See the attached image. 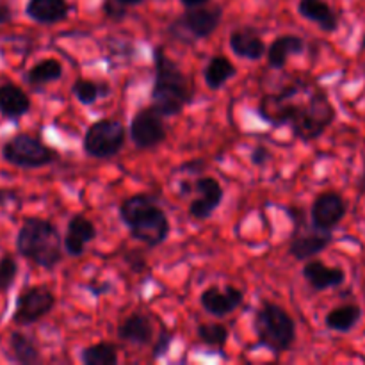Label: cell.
Returning <instances> with one entry per match:
<instances>
[{
	"mask_svg": "<svg viewBox=\"0 0 365 365\" xmlns=\"http://www.w3.org/2000/svg\"><path fill=\"white\" fill-rule=\"evenodd\" d=\"M153 63H155V81L152 88L153 107L163 116H177L191 102V84L184 71L164 53L160 46L153 53Z\"/></svg>",
	"mask_w": 365,
	"mask_h": 365,
	"instance_id": "1",
	"label": "cell"
},
{
	"mask_svg": "<svg viewBox=\"0 0 365 365\" xmlns=\"http://www.w3.org/2000/svg\"><path fill=\"white\" fill-rule=\"evenodd\" d=\"M59 230L41 217H27L16 235V252L43 269H53L63 259Z\"/></svg>",
	"mask_w": 365,
	"mask_h": 365,
	"instance_id": "2",
	"label": "cell"
},
{
	"mask_svg": "<svg viewBox=\"0 0 365 365\" xmlns=\"http://www.w3.org/2000/svg\"><path fill=\"white\" fill-rule=\"evenodd\" d=\"M259 346L269 349L274 356L287 351L296 339V324L287 310L273 302H264L253 319Z\"/></svg>",
	"mask_w": 365,
	"mask_h": 365,
	"instance_id": "3",
	"label": "cell"
},
{
	"mask_svg": "<svg viewBox=\"0 0 365 365\" xmlns=\"http://www.w3.org/2000/svg\"><path fill=\"white\" fill-rule=\"evenodd\" d=\"M334 118L335 109L327 93L316 91L309 96L305 103L299 106L298 113L289 125L296 138L303 141H312L330 127Z\"/></svg>",
	"mask_w": 365,
	"mask_h": 365,
	"instance_id": "4",
	"label": "cell"
},
{
	"mask_svg": "<svg viewBox=\"0 0 365 365\" xmlns=\"http://www.w3.org/2000/svg\"><path fill=\"white\" fill-rule=\"evenodd\" d=\"M2 157L6 163L24 170H38L57 159V152L46 146L41 139L31 134H16L4 143Z\"/></svg>",
	"mask_w": 365,
	"mask_h": 365,
	"instance_id": "5",
	"label": "cell"
},
{
	"mask_svg": "<svg viewBox=\"0 0 365 365\" xmlns=\"http://www.w3.org/2000/svg\"><path fill=\"white\" fill-rule=\"evenodd\" d=\"M125 139H127V130L118 120L110 118H102L89 125L84 135V152L95 159H107L113 157L123 148Z\"/></svg>",
	"mask_w": 365,
	"mask_h": 365,
	"instance_id": "6",
	"label": "cell"
},
{
	"mask_svg": "<svg viewBox=\"0 0 365 365\" xmlns=\"http://www.w3.org/2000/svg\"><path fill=\"white\" fill-rule=\"evenodd\" d=\"M56 305V296L43 285L27 287L20 292L16 299V309L13 314V323L18 327H29L52 312Z\"/></svg>",
	"mask_w": 365,
	"mask_h": 365,
	"instance_id": "7",
	"label": "cell"
},
{
	"mask_svg": "<svg viewBox=\"0 0 365 365\" xmlns=\"http://www.w3.org/2000/svg\"><path fill=\"white\" fill-rule=\"evenodd\" d=\"M130 139L139 150H150L160 145L166 139L163 114L153 106L138 110L130 121Z\"/></svg>",
	"mask_w": 365,
	"mask_h": 365,
	"instance_id": "8",
	"label": "cell"
},
{
	"mask_svg": "<svg viewBox=\"0 0 365 365\" xmlns=\"http://www.w3.org/2000/svg\"><path fill=\"white\" fill-rule=\"evenodd\" d=\"M128 230H130L132 237L153 248L166 241L168 234H170V221H168L166 212L155 203L145 212L139 214L134 223L128 225Z\"/></svg>",
	"mask_w": 365,
	"mask_h": 365,
	"instance_id": "9",
	"label": "cell"
},
{
	"mask_svg": "<svg viewBox=\"0 0 365 365\" xmlns=\"http://www.w3.org/2000/svg\"><path fill=\"white\" fill-rule=\"evenodd\" d=\"M223 18V9L220 6L187 7L184 14L177 20L175 27L182 29V32L191 36L192 39H205L212 34Z\"/></svg>",
	"mask_w": 365,
	"mask_h": 365,
	"instance_id": "10",
	"label": "cell"
},
{
	"mask_svg": "<svg viewBox=\"0 0 365 365\" xmlns=\"http://www.w3.org/2000/svg\"><path fill=\"white\" fill-rule=\"evenodd\" d=\"M298 86H289L284 91L266 95L259 106V116L271 125H289L292 118L298 113L302 103L294 102V96L298 95Z\"/></svg>",
	"mask_w": 365,
	"mask_h": 365,
	"instance_id": "11",
	"label": "cell"
},
{
	"mask_svg": "<svg viewBox=\"0 0 365 365\" xmlns=\"http://www.w3.org/2000/svg\"><path fill=\"white\" fill-rule=\"evenodd\" d=\"M346 210H348V207H346L344 198L339 192H321L314 200L312 210H310L314 228L317 232H331L344 220Z\"/></svg>",
	"mask_w": 365,
	"mask_h": 365,
	"instance_id": "12",
	"label": "cell"
},
{
	"mask_svg": "<svg viewBox=\"0 0 365 365\" xmlns=\"http://www.w3.org/2000/svg\"><path fill=\"white\" fill-rule=\"evenodd\" d=\"M245 302V292L241 289L234 287V285H227V287H217V285H210L200 296V303L205 309V312L212 314L216 317H223L237 310Z\"/></svg>",
	"mask_w": 365,
	"mask_h": 365,
	"instance_id": "13",
	"label": "cell"
},
{
	"mask_svg": "<svg viewBox=\"0 0 365 365\" xmlns=\"http://www.w3.org/2000/svg\"><path fill=\"white\" fill-rule=\"evenodd\" d=\"M195 189L198 196L189 205V214L195 220H209L223 202V187L214 177H200L195 182Z\"/></svg>",
	"mask_w": 365,
	"mask_h": 365,
	"instance_id": "14",
	"label": "cell"
},
{
	"mask_svg": "<svg viewBox=\"0 0 365 365\" xmlns=\"http://www.w3.org/2000/svg\"><path fill=\"white\" fill-rule=\"evenodd\" d=\"M303 277L314 291H327L344 284L346 273L341 267H330L317 259H309L303 266Z\"/></svg>",
	"mask_w": 365,
	"mask_h": 365,
	"instance_id": "15",
	"label": "cell"
},
{
	"mask_svg": "<svg viewBox=\"0 0 365 365\" xmlns=\"http://www.w3.org/2000/svg\"><path fill=\"white\" fill-rule=\"evenodd\" d=\"M96 237V228L88 217L77 216L71 217L68 221V232L66 237H64L63 245H64V252L68 253L70 257H81L84 255L86 246L89 245L91 241H95Z\"/></svg>",
	"mask_w": 365,
	"mask_h": 365,
	"instance_id": "16",
	"label": "cell"
},
{
	"mask_svg": "<svg viewBox=\"0 0 365 365\" xmlns=\"http://www.w3.org/2000/svg\"><path fill=\"white\" fill-rule=\"evenodd\" d=\"M25 13L36 24L53 25L70 14V6L66 0H29Z\"/></svg>",
	"mask_w": 365,
	"mask_h": 365,
	"instance_id": "17",
	"label": "cell"
},
{
	"mask_svg": "<svg viewBox=\"0 0 365 365\" xmlns=\"http://www.w3.org/2000/svg\"><path fill=\"white\" fill-rule=\"evenodd\" d=\"M31 110V98L27 93L16 84L0 86V114L9 120H18Z\"/></svg>",
	"mask_w": 365,
	"mask_h": 365,
	"instance_id": "18",
	"label": "cell"
},
{
	"mask_svg": "<svg viewBox=\"0 0 365 365\" xmlns=\"http://www.w3.org/2000/svg\"><path fill=\"white\" fill-rule=\"evenodd\" d=\"M305 48V41L303 38L296 34H285V36H278L273 43L267 48L266 56H267V64L274 70H282L287 63V59L291 56H298V53L303 52Z\"/></svg>",
	"mask_w": 365,
	"mask_h": 365,
	"instance_id": "19",
	"label": "cell"
},
{
	"mask_svg": "<svg viewBox=\"0 0 365 365\" xmlns=\"http://www.w3.org/2000/svg\"><path fill=\"white\" fill-rule=\"evenodd\" d=\"M118 337L125 342H130L135 346L148 344L153 339V327L150 319L143 314H132L127 319H123L118 327Z\"/></svg>",
	"mask_w": 365,
	"mask_h": 365,
	"instance_id": "20",
	"label": "cell"
},
{
	"mask_svg": "<svg viewBox=\"0 0 365 365\" xmlns=\"http://www.w3.org/2000/svg\"><path fill=\"white\" fill-rule=\"evenodd\" d=\"M230 48L235 56L242 57V59L257 61L262 56H266L267 46L266 43L262 41L259 34H255L253 31H246V29H241V31H235L230 34Z\"/></svg>",
	"mask_w": 365,
	"mask_h": 365,
	"instance_id": "21",
	"label": "cell"
},
{
	"mask_svg": "<svg viewBox=\"0 0 365 365\" xmlns=\"http://www.w3.org/2000/svg\"><path fill=\"white\" fill-rule=\"evenodd\" d=\"M331 237L330 232H321V234H307V235H294L289 253L296 260H309L319 255L327 246H330Z\"/></svg>",
	"mask_w": 365,
	"mask_h": 365,
	"instance_id": "22",
	"label": "cell"
},
{
	"mask_svg": "<svg viewBox=\"0 0 365 365\" xmlns=\"http://www.w3.org/2000/svg\"><path fill=\"white\" fill-rule=\"evenodd\" d=\"M298 11L303 18L317 24L323 31L331 32L339 27L337 14L324 0H299Z\"/></svg>",
	"mask_w": 365,
	"mask_h": 365,
	"instance_id": "23",
	"label": "cell"
},
{
	"mask_svg": "<svg viewBox=\"0 0 365 365\" xmlns=\"http://www.w3.org/2000/svg\"><path fill=\"white\" fill-rule=\"evenodd\" d=\"M9 353L11 359L16 364L21 365H34L41 362V353H39L38 346L21 331H13L9 337Z\"/></svg>",
	"mask_w": 365,
	"mask_h": 365,
	"instance_id": "24",
	"label": "cell"
},
{
	"mask_svg": "<svg viewBox=\"0 0 365 365\" xmlns=\"http://www.w3.org/2000/svg\"><path fill=\"white\" fill-rule=\"evenodd\" d=\"M362 317V310L359 305H341L327 314L324 324L334 331H349L356 327Z\"/></svg>",
	"mask_w": 365,
	"mask_h": 365,
	"instance_id": "25",
	"label": "cell"
},
{
	"mask_svg": "<svg viewBox=\"0 0 365 365\" xmlns=\"http://www.w3.org/2000/svg\"><path fill=\"white\" fill-rule=\"evenodd\" d=\"M237 73L234 63L223 56L212 57L205 68V82L210 89H221Z\"/></svg>",
	"mask_w": 365,
	"mask_h": 365,
	"instance_id": "26",
	"label": "cell"
},
{
	"mask_svg": "<svg viewBox=\"0 0 365 365\" xmlns=\"http://www.w3.org/2000/svg\"><path fill=\"white\" fill-rule=\"evenodd\" d=\"M61 75H63V66L57 59H41L39 63H36L31 70L25 75V81L31 86H45L50 84L53 81H59Z\"/></svg>",
	"mask_w": 365,
	"mask_h": 365,
	"instance_id": "27",
	"label": "cell"
},
{
	"mask_svg": "<svg viewBox=\"0 0 365 365\" xmlns=\"http://www.w3.org/2000/svg\"><path fill=\"white\" fill-rule=\"evenodd\" d=\"M81 359L84 365H116L118 351L109 342H96L82 351Z\"/></svg>",
	"mask_w": 365,
	"mask_h": 365,
	"instance_id": "28",
	"label": "cell"
},
{
	"mask_svg": "<svg viewBox=\"0 0 365 365\" xmlns=\"http://www.w3.org/2000/svg\"><path fill=\"white\" fill-rule=\"evenodd\" d=\"M71 93L75 95V98L78 100L84 106H91L96 100L102 98V96L109 95V86L107 84H96V82L89 81V78H77L71 86Z\"/></svg>",
	"mask_w": 365,
	"mask_h": 365,
	"instance_id": "29",
	"label": "cell"
},
{
	"mask_svg": "<svg viewBox=\"0 0 365 365\" xmlns=\"http://www.w3.org/2000/svg\"><path fill=\"white\" fill-rule=\"evenodd\" d=\"M155 196L152 195H134L130 198L125 200L120 205V217L125 225L134 223L135 217L141 212H145L146 209H150L152 205H155Z\"/></svg>",
	"mask_w": 365,
	"mask_h": 365,
	"instance_id": "30",
	"label": "cell"
},
{
	"mask_svg": "<svg viewBox=\"0 0 365 365\" xmlns=\"http://www.w3.org/2000/svg\"><path fill=\"white\" fill-rule=\"evenodd\" d=\"M196 335H198V339L203 344L212 346V348H223L228 342L230 331H228V328L225 324L202 323L196 328Z\"/></svg>",
	"mask_w": 365,
	"mask_h": 365,
	"instance_id": "31",
	"label": "cell"
},
{
	"mask_svg": "<svg viewBox=\"0 0 365 365\" xmlns=\"http://www.w3.org/2000/svg\"><path fill=\"white\" fill-rule=\"evenodd\" d=\"M18 274V264L14 257L4 255L0 259V292H6L13 287Z\"/></svg>",
	"mask_w": 365,
	"mask_h": 365,
	"instance_id": "32",
	"label": "cell"
},
{
	"mask_svg": "<svg viewBox=\"0 0 365 365\" xmlns=\"http://www.w3.org/2000/svg\"><path fill=\"white\" fill-rule=\"evenodd\" d=\"M171 342H173V335L168 334V331H163V334L159 335V339H157V341H155V344H153L152 355L155 356V359H159V356H163L164 353L170 351Z\"/></svg>",
	"mask_w": 365,
	"mask_h": 365,
	"instance_id": "33",
	"label": "cell"
},
{
	"mask_svg": "<svg viewBox=\"0 0 365 365\" xmlns=\"http://www.w3.org/2000/svg\"><path fill=\"white\" fill-rule=\"evenodd\" d=\"M103 9H106L107 16L114 18V20H120V18H123L125 13H127V9H125L123 4H120V6H118L116 0H107L106 6H103Z\"/></svg>",
	"mask_w": 365,
	"mask_h": 365,
	"instance_id": "34",
	"label": "cell"
},
{
	"mask_svg": "<svg viewBox=\"0 0 365 365\" xmlns=\"http://www.w3.org/2000/svg\"><path fill=\"white\" fill-rule=\"evenodd\" d=\"M269 159H271V155H269V150L267 148H264V146H257V148H253L252 163L255 164V166H264V164H266Z\"/></svg>",
	"mask_w": 365,
	"mask_h": 365,
	"instance_id": "35",
	"label": "cell"
},
{
	"mask_svg": "<svg viewBox=\"0 0 365 365\" xmlns=\"http://www.w3.org/2000/svg\"><path fill=\"white\" fill-rule=\"evenodd\" d=\"M13 20V9L9 4L0 2V25H6Z\"/></svg>",
	"mask_w": 365,
	"mask_h": 365,
	"instance_id": "36",
	"label": "cell"
},
{
	"mask_svg": "<svg viewBox=\"0 0 365 365\" xmlns=\"http://www.w3.org/2000/svg\"><path fill=\"white\" fill-rule=\"evenodd\" d=\"M14 200V192L13 191H7V189L0 187V207L6 205L7 202Z\"/></svg>",
	"mask_w": 365,
	"mask_h": 365,
	"instance_id": "37",
	"label": "cell"
},
{
	"mask_svg": "<svg viewBox=\"0 0 365 365\" xmlns=\"http://www.w3.org/2000/svg\"><path fill=\"white\" fill-rule=\"evenodd\" d=\"M184 4V7H196L203 6V4H209V0H180Z\"/></svg>",
	"mask_w": 365,
	"mask_h": 365,
	"instance_id": "38",
	"label": "cell"
},
{
	"mask_svg": "<svg viewBox=\"0 0 365 365\" xmlns=\"http://www.w3.org/2000/svg\"><path fill=\"white\" fill-rule=\"evenodd\" d=\"M118 4H123V6H135V4H141L143 0H116Z\"/></svg>",
	"mask_w": 365,
	"mask_h": 365,
	"instance_id": "39",
	"label": "cell"
},
{
	"mask_svg": "<svg viewBox=\"0 0 365 365\" xmlns=\"http://www.w3.org/2000/svg\"><path fill=\"white\" fill-rule=\"evenodd\" d=\"M360 191H362L365 195V170H364L362 177H360Z\"/></svg>",
	"mask_w": 365,
	"mask_h": 365,
	"instance_id": "40",
	"label": "cell"
},
{
	"mask_svg": "<svg viewBox=\"0 0 365 365\" xmlns=\"http://www.w3.org/2000/svg\"><path fill=\"white\" fill-rule=\"evenodd\" d=\"M362 46H364V50H365V36H364V39H362Z\"/></svg>",
	"mask_w": 365,
	"mask_h": 365,
	"instance_id": "41",
	"label": "cell"
}]
</instances>
